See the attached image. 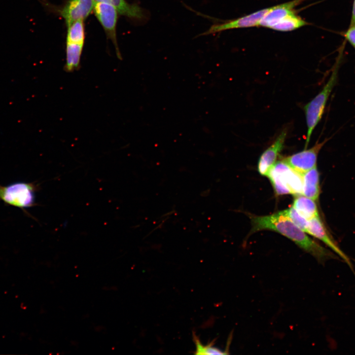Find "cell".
<instances>
[{
	"instance_id": "obj_1",
	"label": "cell",
	"mask_w": 355,
	"mask_h": 355,
	"mask_svg": "<svg viewBox=\"0 0 355 355\" xmlns=\"http://www.w3.org/2000/svg\"><path fill=\"white\" fill-rule=\"evenodd\" d=\"M250 219L252 225L250 233L263 230L278 232L293 241L320 262L336 258L334 253L309 237L293 223L284 210L268 215H252Z\"/></svg>"
},
{
	"instance_id": "obj_2",
	"label": "cell",
	"mask_w": 355,
	"mask_h": 355,
	"mask_svg": "<svg viewBox=\"0 0 355 355\" xmlns=\"http://www.w3.org/2000/svg\"><path fill=\"white\" fill-rule=\"evenodd\" d=\"M339 65V62L336 63L322 89L304 106L307 126L305 148L309 144L313 131L321 120L330 94L338 83Z\"/></svg>"
},
{
	"instance_id": "obj_3",
	"label": "cell",
	"mask_w": 355,
	"mask_h": 355,
	"mask_svg": "<svg viewBox=\"0 0 355 355\" xmlns=\"http://www.w3.org/2000/svg\"><path fill=\"white\" fill-rule=\"evenodd\" d=\"M267 177L277 195L302 194V174L283 159L276 162Z\"/></svg>"
},
{
	"instance_id": "obj_4",
	"label": "cell",
	"mask_w": 355,
	"mask_h": 355,
	"mask_svg": "<svg viewBox=\"0 0 355 355\" xmlns=\"http://www.w3.org/2000/svg\"><path fill=\"white\" fill-rule=\"evenodd\" d=\"M36 189L33 183L22 181L6 186L0 185V200L8 205L24 210L35 205Z\"/></svg>"
},
{
	"instance_id": "obj_5",
	"label": "cell",
	"mask_w": 355,
	"mask_h": 355,
	"mask_svg": "<svg viewBox=\"0 0 355 355\" xmlns=\"http://www.w3.org/2000/svg\"><path fill=\"white\" fill-rule=\"evenodd\" d=\"M93 10L107 36L113 43L116 54L121 59L116 38V25L118 12L111 4L103 1H95Z\"/></svg>"
},
{
	"instance_id": "obj_6",
	"label": "cell",
	"mask_w": 355,
	"mask_h": 355,
	"mask_svg": "<svg viewBox=\"0 0 355 355\" xmlns=\"http://www.w3.org/2000/svg\"><path fill=\"white\" fill-rule=\"evenodd\" d=\"M330 139L326 138L321 142H317L312 147L288 156L283 160L294 170L303 174L316 166L318 154Z\"/></svg>"
},
{
	"instance_id": "obj_7",
	"label": "cell",
	"mask_w": 355,
	"mask_h": 355,
	"mask_svg": "<svg viewBox=\"0 0 355 355\" xmlns=\"http://www.w3.org/2000/svg\"><path fill=\"white\" fill-rule=\"evenodd\" d=\"M270 8L271 7H268L259 10L224 23L213 25L208 30L201 34V35L207 36L227 30L258 26L259 21Z\"/></svg>"
},
{
	"instance_id": "obj_8",
	"label": "cell",
	"mask_w": 355,
	"mask_h": 355,
	"mask_svg": "<svg viewBox=\"0 0 355 355\" xmlns=\"http://www.w3.org/2000/svg\"><path fill=\"white\" fill-rule=\"evenodd\" d=\"M306 233L315 237L322 242L339 256L342 258L353 269L352 264L349 257L339 248L332 239L327 230L320 219V216L308 220Z\"/></svg>"
},
{
	"instance_id": "obj_9",
	"label": "cell",
	"mask_w": 355,
	"mask_h": 355,
	"mask_svg": "<svg viewBox=\"0 0 355 355\" xmlns=\"http://www.w3.org/2000/svg\"><path fill=\"white\" fill-rule=\"evenodd\" d=\"M287 136V130H283L273 143L261 155L258 162V171L263 176H267L275 164L277 159L283 150Z\"/></svg>"
},
{
	"instance_id": "obj_10",
	"label": "cell",
	"mask_w": 355,
	"mask_h": 355,
	"mask_svg": "<svg viewBox=\"0 0 355 355\" xmlns=\"http://www.w3.org/2000/svg\"><path fill=\"white\" fill-rule=\"evenodd\" d=\"M94 0H69L61 8L60 14L67 25L78 20H84L93 9Z\"/></svg>"
},
{
	"instance_id": "obj_11",
	"label": "cell",
	"mask_w": 355,
	"mask_h": 355,
	"mask_svg": "<svg viewBox=\"0 0 355 355\" xmlns=\"http://www.w3.org/2000/svg\"><path fill=\"white\" fill-rule=\"evenodd\" d=\"M112 5L118 13L139 23H146L150 18V13L138 4L129 3L126 0H96Z\"/></svg>"
},
{
	"instance_id": "obj_12",
	"label": "cell",
	"mask_w": 355,
	"mask_h": 355,
	"mask_svg": "<svg viewBox=\"0 0 355 355\" xmlns=\"http://www.w3.org/2000/svg\"><path fill=\"white\" fill-rule=\"evenodd\" d=\"M303 0H293L271 7L270 10L262 17L258 26L271 28L287 15L295 13L294 7Z\"/></svg>"
},
{
	"instance_id": "obj_13",
	"label": "cell",
	"mask_w": 355,
	"mask_h": 355,
	"mask_svg": "<svg viewBox=\"0 0 355 355\" xmlns=\"http://www.w3.org/2000/svg\"><path fill=\"white\" fill-rule=\"evenodd\" d=\"M320 190V175L316 166L302 174V194L316 201Z\"/></svg>"
},
{
	"instance_id": "obj_14",
	"label": "cell",
	"mask_w": 355,
	"mask_h": 355,
	"mask_svg": "<svg viewBox=\"0 0 355 355\" xmlns=\"http://www.w3.org/2000/svg\"><path fill=\"white\" fill-rule=\"evenodd\" d=\"M292 207L303 217L307 220L319 216L315 201L303 194L296 195Z\"/></svg>"
},
{
	"instance_id": "obj_15",
	"label": "cell",
	"mask_w": 355,
	"mask_h": 355,
	"mask_svg": "<svg viewBox=\"0 0 355 355\" xmlns=\"http://www.w3.org/2000/svg\"><path fill=\"white\" fill-rule=\"evenodd\" d=\"M83 47V44L67 42L65 67L67 71L71 72L78 68Z\"/></svg>"
},
{
	"instance_id": "obj_16",
	"label": "cell",
	"mask_w": 355,
	"mask_h": 355,
	"mask_svg": "<svg viewBox=\"0 0 355 355\" xmlns=\"http://www.w3.org/2000/svg\"><path fill=\"white\" fill-rule=\"evenodd\" d=\"M308 24L306 21L302 19L295 12L285 17L270 29L281 32H289Z\"/></svg>"
},
{
	"instance_id": "obj_17",
	"label": "cell",
	"mask_w": 355,
	"mask_h": 355,
	"mask_svg": "<svg viewBox=\"0 0 355 355\" xmlns=\"http://www.w3.org/2000/svg\"><path fill=\"white\" fill-rule=\"evenodd\" d=\"M67 42L84 44L85 31L83 20H78L67 25Z\"/></svg>"
},
{
	"instance_id": "obj_18",
	"label": "cell",
	"mask_w": 355,
	"mask_h": 355,
	"mask_svg": "<svg viewBox=\"0 0 355 355\" xmlns=\"http://www.w3.org/2000/svg\"><path fill=\"white\" fill-rule=\"evenodd\" d=\"M193 337L194 343L196 346V350L194 353L196 355H224L227 353L224 352L215 347H214V341L209 343L207 345L204 346L200 342L199 339L193 333Z\"/></svg>"
},
{
	"instance_id": "obj_19",
	"label": "cell",
	"mask_w": 355,
	"mask_h": 355,
	"mask_svg": "<svg viewBox=\"0 0 355 355\" xmlns=\"http://www.w3.org/2000/svg\"><path fill=\"white\" fill-rule=\"evenodd\" d=\"M284 211L293 223L306 233L308 220L301 215L292 206Z\"/></svg>"
},
{
	"instance_id": "obj_20",
	"label": "cell",
	"mask_w": 355,
	"mask_h": 355,
	"mask_svg": "<svg viewBox=\"0 0 355 355\" xmlns=\"http://www.w3.org/2000/svg\"><path fill=\"white\" fill-rule=\"evenodd\" d=\"M346 40L355 49V25L350 26L347 31L344 34Z\"/></svg>"
},
{
	"instance_id": "obj_21",
	"label": "cell",
	"mask_w": 355,
	"mask_h": 355,
	"mask_svg": "<svg viewBox=\"0 0 355 355\" xmlns=\"http://www.w3.org/2000/svg\"><path fill=\"white\" fill-rule=\"evenodd\" d=\"M355 25V0H354L350 26Z\"/></svg>"
}]
</instances>
